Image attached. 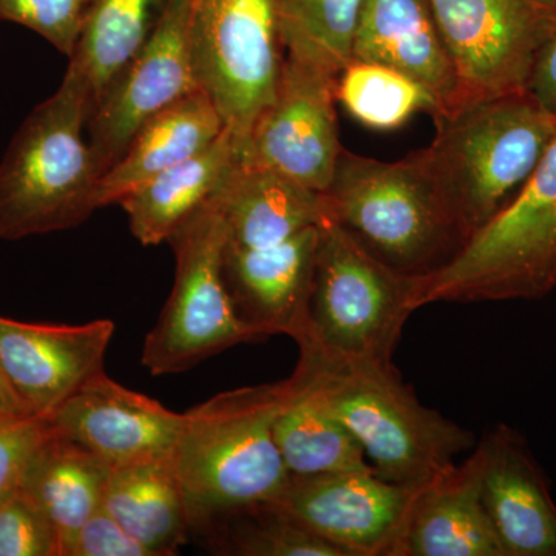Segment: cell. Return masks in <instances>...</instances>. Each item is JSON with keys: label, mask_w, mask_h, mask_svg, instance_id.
I'll return each mask as SVG.
<instances>
[{"label": "cell", "mask_w": 556, "mask_h": 556, "mask_svg": "<svg viewBox=\"0 0 556 556\" xmlns=\"http://www.w3.org/2000/svg\"><path fill=\"white\" fill-rule=\"evenodd\" d=\"M102 507L153 556L175 555L188 540V507L172 453L112 468Z\"/></svg>", "instance_id": "obj_24"}, {"label": "cell", "mask_w": 556, "mask_h": 556, "mask_svg": "<svg viewBox=\"0 0 556 556\" xmlns=\"http://www.w3.org/2000/svg\"><path fill=\"white\" fill-rule=\"evenodd\" d=\"M0 556H61L56 532L22 489L0 501Z\"/></svg>", "instance_id": "obj_31"}, {"label": "cell", "mask_w": 556, "mask_h": 556, "mask_svg": "<svg viewBox=\"0 0 556 556\" xmlns=\"http://www.w3.org/2000/svg\"><path fill=\"white\" fill-rule=\"evenodd\" d=\"M89 108L78 80L33 110L0 163V239L67 230L89 219L100 174L84 137Z\"/></svg>", "instance_id": "obj_5"}, {"label": "cell", "mask_w": 556, "mask_h": 556, "mask_svg": "<svg viewBox=\"0 0 556 556\" xmlns=\"http://www.w3.org/2000/svg\"><path fill=\"white\" fill-rule=\"evenodd\" d=\"M68 556H153L101 507L80 527Z\"/></svg>", "instance_id": "obj_33"}, {"label": "cell", "mask_w": 556, "mask_h": 556, "mask_svg": "<svg viewBox=\"0 0 556 556\" xmlns=\"http://www.w3.org/2000/svg\"><path fill=\"white\" fill-rule=\"evenodd\" d=\"M336 100L362 126L394 130L416 113L438 115L441 102L422 84L397 70L367 61H351L336 79Z\"/></svg>", "instance_id": "obj_28"}, {"label": "cell", "mask_w": 556, "mask_h": 556, "mask_svg": "<svg viewBox=\"0 0 556 556\" xmlns=\"http://www.w3.org/2000/svg\"><path fill=\"white\" fill-rule=\"evenodd\" d=\"M416 489L375 471L291 475L277 503L345 556H388Z\"/></svg>", "instance_id": "obj_13"}, {"label": "cell", "mask_w": 556, "mask_h": 556, "mask_svg": "<svg viewBox=\"0 0 556 556\" xmlns=\"http://www.w3.org/2000/svg\"><path fill=\"white\" fill-rule=\"evenodd\" d=\"M7 413H25L17 404L16 399L10 393L9 388L3 386L0 380V416L7 415ZM28 415V413H27Z\"/></svg>", "instance_id": "obj_35"}, {"label": "cell", "mask_w": 556, "mask_h": 556, "mask_svg": "<svg viewBox=\"0 0 556 556\" xmlns=\"http://www.w3.org/2000/svg\"><path fill=\"white\" fill-rule=\"evenodd\" d=\"M287 393V380L237 388L185 413L172 457L190 532L283 495L291 475L278 452L274 422Z\"/></svg>", "instance_id": "obj_1"}, {"label": "cell", "mask_w": 556, "mask_h": 556, "mask_svg": "<svg viewBox=\"0 0 556 556\" xmlns=\"http://www.w3.org/2000/svg\"><path fill=\"white\" fill-rule=\"evenodd\" d=\"M93 0H0V21L38 33L70 58Z\"/></svg>", "instance_id": "obj_30"}, {"label": "cell", "mask_w": 556, "mask_h": 556, "mask_svg": "<svg viewBox=\"0 0 556 556\" xmlns=\"http://www.w3.org/2000/svg\"><path fill=\"white\" fill-rule=\"evenodd\" d=\"M433 119L437 135L419 152L468 241L525 188L556 135V115L526 90Z\"/></svg>", "instance_id": "obj_2"}, {"label": "cell", "mask_w": 556, "mask_h": 556, "mask_svg": "<svg viewBox=\"0 0 556 556\" xmlns=\"http://www.w3.org/2000/svg\"><path fill=\"white\" fill-rule=\"evenodd\" d=\"M110 471L100 457L53 430L33 456L21 489L49 519L61 556H68L80 527L104 504Z\"/></svg>", "instance_id": "obj_23"}, {"label": "cell", "mask_w": 556, "mask_h": 556, "mask_svg": "<svg viewBox=\"0 0 556 556\" xmlns=\"http://www.w3.org/2000/svg\"><path fill=\"white\" fill-rule=\"evenodd\" d=\"M50 433L46 417L27 413L0 416V501L21 489L28 464Z\"/></svg>", "instance_id": "obj_32"}, {"label": "cell", "mask_w": 556, "mask_h": 556, "mask_svg": "<svg viewBox=\"0 0 556 556\" xmlns=\"http://www.w3.org/2000/svg\"><path fill=\"white\" fill-rule=\"evenodd\" d=\"M479 496L506 556H556V504L525 438L497 426L473 450Z\"/></svg>", "instance_id": "obj_16"}, {"label": "cell", "mask_w": 556, "mask_h": 556, "mask_svg": "<svg viewBox=\"0 0 556 556\" xmlns=\"http://www.w3.org/2000/svg\"><path fill=\"white\" fill-rule=\"evenodd\" d=\"M288 393L274 422V439L292 477L375 471L364 448L325 407L298 372L287 379Z\"/></svg>", "instance_id": "obj_26"}, {"label": "cell", "mask_w": 556, "mask_h": 556, "mask_svg": "<svg viewBox=\"0 0 556 556\" xmlns=\"http://www.w3.org/2000/svg\"><path fill=\"white\" fill-rule=\"evenodd\" d=\"M0 380H2L3 386H5L7 388H9L10 393H11V394H13V396H14V393H13V391H11V388H10V386H9V382H7L5 378H3V376H2V372H0ZM14 399H16V396H14ZM16 402H17V399H16ZM17 404H20V402H17ZM21 408H22V407H21Z\"/></svg>", "instance_id": "obj_36"}, {"label": "cell", "mask_w": 556, "mask_h": 556, "mask_svg": "<svg viewBox=\"0 0 556 556\" xmlns=\"http://www.w3.org/2000/svg\"><path fill=\"white\" fill-rule=\"evenodd\" d=\"M190 47L200 89L239 155L274 97L285 53L278 0H190Z\"/></svg>", "instance_id": "obj_9"}, {"label": "cell", "mask_w": 556, "mask_h": 556, "mask_svg": "<svg viewBox=\"0 0 556 556\" xmlns=\"http://www.w3.org/2000/svg\"><path fill=\"white\" fill-rule=\"evenodd\" d=\"M336 79L285 58L276 97L255 121L239 155L241 166L274 170L324 193L343 150Z\"/></svg>", "instance_id": "obj_12"}, {"label": "cell", "mask_w": 556, "mask_h": 556, "mask_svg": "<svg viewBox=\"0 0 556 556\" xmlns=\"http://www.w3.org/2000/svg\"><path fill=\"white\" fill-rule=\"evenodd\" d=\"M239 164V149L228 129L199 155L163 172L119 201L135 239L142 247L167 243L175 229L217 195Z\"/></svg>", "instance_id": "obj_22"}, {"label": "cell", "mask_w": 556, "mask_h": 556, "mask_svg": "<svg viewBox=\"0 0 556 556\" xmlns=\"http://www.w3.org/2000/svg\"><path fill=\"white\" fill-rule=\"evenodd\" d=\"M556 287V135L525 188L455 258L415 278L413 306L544 298Z\"/></svg>", "instance_id": "obj_7"}, {"label": "cell", "mask_w": 556, "mask_h": 556, "mask_svg": "<svg viewBox=\"0 0 556 556\" xmlns=\"http://www.w3.org/2000/svg\"><path fill=\"white\" fill-rule=\"evenodd\" d=\"M217 554L237 556H345L291 517L277 501L233 511L199 533Z\"/></svg>", "instance_id": "obj_29"}, {"label": "cell", "mask_w": 556, "mask_h": 556, "mask_svg": "<svg viewBox=\"0 0 556 556\" xmlns=\"http://www.w3.org/2000/svg\"><path fill=\"white\" fill-rule=\"evenodd\" d=\"M174 288L150 329L141 362L153 376L177 375L260 336L237 314L225 277L228 228L214 197L172 233Z\"/></svg>", "instance_id": "obj_8"}, {"label": "cell", "mask_w": 556, "mask_h": 556, "mask_svg": "<svg viewBox=\"0 0 556 556\" xmlns=\"http://www.w3.org/2000/svg\"><path fill=\"white\" fill-rule=\"evenodd\" d=\"M415 278L402 276L332 219L318 244L299 350L331 361L391 367L402 329L415 313Z\"/></svg>", "instance_id": "obj_6"}, {"label": "cell", "mask_w": 556, "mask_h": 556, "mask_svg": "<svg viewBox=\"0 0 556 556\" xmlns=\"http://www.w3.org/2000/svg\"><path fill=\"white\" fill-rule=\"evenodd\" d=\"M430 5L455 68L453 109L527 90L538 54L556 30L554 2L430 0Z\"/></svg>", "instance_id": "obj_10"}, {"label": "cell", "mask_w": 556, "mask_h": 556, "mask_svg": "<svg viewBox=\"0 0 556 556\" xmlns=\"http://www.w3.org/2000/svg\"><path fill=\"white\" fill-rule=\"evenodd\" d=\"M47 420L58 437L116 468L170 455L185 413L170 412L155 399L119 386L101 371Z\"/></svg>", "instance_id": "obj_15"}, {"label": "cell", "mask_w": 556, "mask_h": 556, "mask_svg": "<svg viewBox=\"0 0 556 556\" xmlns=\"http://www.w3.org/2000/svg\"><path fill=\"white\" fill-rule=\"evenodd\" d=\"M113 334L115 324L109 318L53 325L0 317V372L22 409L47 419L104 371Z\"/></svg>", "instance_id": "obj_14"}, {"label": "cell", "mask_w": 556, "mask_h": 556, "mask_svg": "<svg viewBox=\"0 0 556 556\" xmlns=\"http://www.w3.org/2000/svg\"><path fill=\"white\" fill-rule=\"evenodd\" d=\"M318 244V226L300 230L276 247L243 249L226 244L223 277L237 314L260 339L305 327Z\"/></svg>", "instance_id": "obj_17"}, {"label": "cell", "mask_w": 556, "mask_h": 556, "mask_svg": "<svg viewBox=\"0 0 556 556\" xmlns=\"http://www.w3.org/2000/svg\"><path fill=\"white\" fill-rule=\"evenodd\" d=\"M199 90L190 0H167L155 31L87 119V141L100 177L118 163L152 116Z\"/></svg>", "instance_id": "obj_11"}, {"label": "cell", "mask_w": 556, "mask_h": 556, "mask_svg": "<svg viewBox=\"0 0 556 556\" xmlns=\"http://www.w3.org/2000/svg\"><path fill=\"white\" fill-rule=\"evenodd\" d=\"M527 91L544 109L556 115V30L538 54Z\"/></svg>", "instance_id": "obj_34"}, {"label": "cell", "mask_w": 556, "mask_h": 556, "mask_svg": "<svg viewBox=\"0 0 556 556\" xmlns=\"http://www.w3.org/2000/svg\"><path fill=\"white\" fill-rule=\"evenodd\" d=\"M388 556H506L479 496L473 455L417 486Z\"/></svg>", "instance_id": "obj_18"}, {"label": "cell", "mask_w": 556, "mask_h": 556, "mask_svg": "<svg viewBox=\"0 0 556 556\" xmlns=\"http://www.w3.org/2000/svg\"><path fill=\"white\" fill-rule=\"evenodd\" d=\"M295 372L364 448L376 477L419 486L473 448L471 431L424 407L394 365L331 361L300 350Z\"/></svg>", "instance_id": "obj_3"}, {"label": "cell", "mask_w": 556, "mask_h": 556, "mask_svg": "<svg viewBox=\"0 0 556 556\" xmlns=\"http://www.w3.org/2000/svg\"><path fill=\"white\" fill-rule=\"evenodd\" d=\"M321 195L327 218L402 276H428L466 247L420 152L386 163L343 149Z\"/></svg>", "instance_id": "obj_4"}, {"label": "cell", "mask_w": 556, "mask_h": 556, "mask_svg": "<svg viewBox=\"0 0 556 556\" xmlns=\"http://www.w3.org/2000/svg\"><path fill=\"white\" fill-rule=\"evenodd\" d=\"M225 130L203 90L161 110L138 130L118 163L98 185L100 207L118 204L139 186L207 149Z\"/></svg>", "instance_id": "obj_21"}, {"label": "cell", "mask_w": 556, "mask_h": 556, "mask_svg": "<svg viewBox=\"0 0 556 556\" xmlns=\"http://www.w3.org/2000/svg\"><path fill=\"white\" fill-rule=\"evenodd\" d=\"M214 199L225 217L228 243L237 248L276 247L327 218L320 192L240 163Z\"/></svg>", "instance_id": "obj_20"}, {"label": "cell", "mask_w": 556, "mask_h": 556, "mask_svg": "<svg viewBox=\"0 0 556 556\" xmlns=\"http://www.w3.org/2000/svg\"><path fill=\"white\" fill-rule=\"evenodd\" d=\"M367 0H278L285 53L338 78L354 61V42Z\"/></svg>", "instance_id": "obj_27"}, {"label": "cell", "mask_w": 556, "mask_h": 556, "mask_svg": "<svg viewBox=\"0 0 556 556\" xmlns=\"http://www.w3.org/2000/svg\"><path fill=\"white\" fill-rule=\"evenodd\" d=\"M551 2H554V3H555V5H556V0H551Z\"/></svg>", "instance_id": "obj_37"}, {"label": "cell", "mask_w": 556, "mask_h": 556, "mask_svg": "<svg viewBox=\"0 0 556 556\" xmlns=\"http://www.w3.org/2000/svg\"><path fill=\"white\" fill-rule=\"evenodd\" d=\"M354 60L387 65L422 84L441 102L439 113L456 105L455 68L430 0H367Z\"/></svg>", "instance_id": "obj_19"}, {"label": "cell", "mask_w": 556, "mask_h": 556, "mask_svg": "<svg viewBox=\"0 0 556 556\" xmlns=\"http://www.w3.org/2000/svg\"><path fill=\"white\" fill-rule=\"evenodd\" d=\"M166 3L167 0H93L65 72L83 87L89 116L155 31Z\"/></svg>", "instance_id": "obj_25"}]
</instances>
